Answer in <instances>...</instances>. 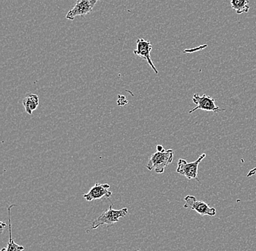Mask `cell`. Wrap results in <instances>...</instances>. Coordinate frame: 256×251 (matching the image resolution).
<instances>
[{
    "label": "cell",
    "mask_w": 256,
    "mask_h": 251,
    "mask_svg": "<svg viewBox=\"0 0 256 251\" xmlns=\"http://www.w3.org/2000/svg\"><path fill=\"white\" fill-rule=\"evenodd\" d=\"M174 157V151L172 150L158 151L152 155L146 167L150 171L154 170L156 174H162L164 169L172 162Z\"/></svg>",
    "instance_id": "1"
},
{
    "label": "cell",
    "mask_w": 256,
    "mask_h": 251,
    "mask_svg": "<svg viewBox=\"0 0 256 251\" xmlns=\"http://www.w3.org/2000/svg\"><path fill=\"white\" fill-rule=\"evenodd\" d=\"M129 214L128 208H123L120 210H114L113 205L110 206L108 210L104 212L100 217H98L91 223V230H96L102 225H113L114 224L119 222L120 218H124Z\"/></svg>",
    "instance_id": "2"
},
{
    "label": "cell",
    "mask_w": 256,
    "mask_h": 251,
    "mask_svg": "<svg viewBox=\"0 0 256 251\" xmlns=\"http://www.w3.org/2000/svg\"><path fill=\"white\" fill-rule=\"evenodd\" d=\"M206 157V153H203L196 161L192 163H187L184 159H179L176 172L180 175L184 176L188 180H196L200 182L198 178V167L200 163Z\"/></svg>",
    "instance_id": "3"
},
{
    "label": "cell",
    "mask_w": 256,
    "mask_h": 251,
    "mask_svg": "<svg viewBox=\"0 0 256 251\" xmlns=\"http://www.w3.org/2000/svg\"><path fill=\"white\" fill-rule=\"evenodd\" d=\"M192 100H193L194 103L196 104V106L194 108H192L188 112L190 114L196 111V110L214 112V113H218L226 110V109H220L218 106L216 105L215 100L206 94H203L202 96H200L198 94H194L193 97H192Z\"/></svg>",
    "instance_id": "4"
},
{
    "label": "cell",
    "mask_w": 256,
    "mask_h": 251,
    "mask_svg": "<svg viewBox=\"0 0 256 251\" xmlns=\"http://www.w3.org/2000/svg\"><path fill=\"white\" fill-rule=\"evenodd\" d=\"M185 209H190L195 211L201 216H211L214 217L216 214L215 208L210 207L209 205L202 201H198L194 196H187L184 198Z\"/></svg>",
    "instance_id": "5"
},
{
    "label": "cell",
    "mask_w": 256,
    "mask_h": 251,
    "mask_svg": "<svg viewBox=\"0 0 256 251\" xmlns=\"http://www.w3.org/2000/svg\"><path fill=\"white\" fill-rule=\"evenodd\" d=\"M98 1L100 0H76L75 5L66 15V18L74 20L78 16L88 15L92 12Z\"/></svg>",
    "instance_id": "6"
},
{
    "label": "cell",
    "mask_w": 256,
    "mask_h": 251,
    "mask_svg": "<svg viewBox=\"0 0 256 251\" xmlns=\"http://www.w3.org/2000/svg\"><path fill=\"white\" fill-rule=\"evenodd\" d=\"M152 50V44L148 40H145L142 39V38H139L136 41V49L134 51V53L135 55L139 56V57H142L144 60H146L147 63L148 65L151 66L153 71L156 74L159 73V71L156 69L155 67L154 64L152 62L151 58V52Z\"/></svg>",
    "instance_id": "7"
},
{
    "label": "cell",
    "mask_w": 256,
    "mask_h": 251,
    "mask_svg": "<svg viewBox=\"0 0 256 251\" xmlns=\"http://www.w3.org/2000/svg\"><path fill=\"white\" fill-rule=\"evenodd\" d=\"M110 185L108 184L98 183L90 190L86 194L83 195V198L87 201H96V200L102 199V198H110L112 196V191L110 190Z\"/></svg>",
    "instance_id": "8"
},
{
    "label": "cell",
    "mask_w": 256,
    "mask_h": 251,
    "mask_svg": "<svg viewBox=\"0 0 256 251\" xmlns=\"http://www.w3.org/2000/svg\"><path fill=\"white\" fill-rule=\"evenodd\" d=\"M15 205L9 206L8 208V215H9V241H8V246L6 248H3L1 251H23L24 250V246H19L16 244L12 238V223H11V209Z\"/></svg>",
    "instance_id": "9"
},
{
    "label": "cell",
    "mask_w": 256,
    "mask_h": 251,
    "mask_svg": "<svg viewBox=\"0 0 256 251\" xmlns=\"http://www.w3.org/2000/svg\"><path fill=\"white\" fill-rule=\"evenodd\" d=\"M39 102V97L36 94H28L23 100V105L26 112L28 114L32 115V113L38 108Z\"/></svg>",
    "instance_id": "10"
},
{
    "label": "cell",
    "mask_w": 256,
    "mask_h": 251,
    "mask_svg": "<svg viewBox=\"0 0 256 251\" xmlns=\"http://www.w3.org/2000/svg\"><path fill=\"white\" fill-rule=\"evenodd\" d=\"M232 9L238 15L248 12L250 9L249 0H230Z\"/></svg>",
    "instance_id": "11"
},
{
    "label": "cell",
    "mask_w": 256,
    "mask_h": 251,
    "mask_svg": "<svg viewBox=\"0 0 256 251\" xmlns=\"http://www.w3.org/2000/svg\"><path fill=\"white\" fill-rule=\"evenodd\" d=\"M0 227H1V234H2L3 231H4V228L7 227L6 223L4 222H0Z\"/></svg>",
    "instance_id": "12"
},
{
    "label": "cell",
    "mask_w": 256,
    "mask_h": 251,
    "mask_svg": "<svg viewBox=\"0 0 256 251\" xmlns=\"http://www.w3.org/2000/svg\"><path fill=\"white\" fill-rule=\"evenodd\" d=\"M156 150H158V152H162L164 149L162 145H158V146H156Z\"/></svg>",
    "instance_id": "13"
},
{
    "label": "cell",
    "mask_w": 256,
    "mask_h": 251,
    "mask_svg": "<svg viewBox=\"0 0 256 251\" xmlns=\"http://www.w3.org/2000/svg\"><path fill=\"white\" fill-rule=\"evenodd\" d=\"M140 251V250H138V251Z\"/></svg>",
    "instance_id": "14"
}]
</instances>
